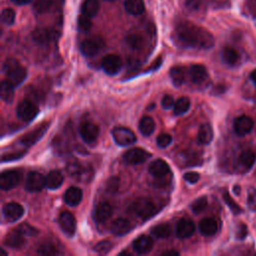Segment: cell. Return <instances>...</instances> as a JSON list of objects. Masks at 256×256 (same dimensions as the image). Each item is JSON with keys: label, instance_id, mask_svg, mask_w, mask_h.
I'll return each mask as SVG.
<instances>
[{"label": "cell", "instance_id": "44", "mask_svg": "<svg viewBox=\"0 0 256 256\" xmlns=\"http://www.w3.org/2000/svg\"><path fill=\"white\" fill-rule=\"evenodd\" d=\"M38 253L41 255H55L58 253L57 248L51 243H45L38 248Z\"/></svg>", "mask_w": 256, "mask_h": 256}, {"label": "cell", "instance_id": "46", "mask_svg": "<svg viewBox=\"0 0 256 256\" xmlns=\"http://www.w3.org/2000/svg\"><path fill=\"white\" fill-rule=\"evenodd\" d=\"M156 141H157V145L160 148H165L171 144L172 137H171V135H169L167 133H161L158 135Z\"/></svg>", "mask_w": 256, "mask_h": 256}, {"label": "cell", "instance_id": "31", "mask_svg": "<svg viewBox=\"0 0 256 256\" xmlns=\"http://www.w3.org/2000/svg\"><path fill=\"white\" fill-rule=\"evenodd\" d=\"M100 5L97 0H85L81 6V12L82 14L92 18L96 16L99 12Z\"/></svg>", "mask_w": 256, "mask_h": 256}, {"label": "cell", "instance_id": "54", "mask_svg": "<svg viewBox=\"0 0 256 256\" xmlns=\"http://www.w3.org/2000/svg\"><path fill=\"white\" fill-rule=\"evenodd\" d=\"M247 235V227L245 224L241 223L237 229V233H236V236L238 239H244Z\"/></svg>", "mask_w": 256, "mask_h": 256}, {"label": "cell", "instance_id": "33", "mask_svg": "<svg viewBox=\"0 0 256 256\" xmlns=\"http://www.w3.org/2000/svg\"><path fill=\"white\" fill-rule=\"evenodd\" d=\"M221 56H222L223 61L230 66H234L239 62V54L232 47H225L222 50Z\"/></svg>", "mask_w": 256, "mask_h": 256}, {"label": "cell", "instance_id": "17", "mask_svg": "<svg viewBox=\"0 0 256 256\" xmlns=\"http://www.w3.org/2000/svg\"><path fill=\"white\" fill-rule=\"evenodd\" d=\"M256 161V154L252 150L243 151L238 157V169L241 172H248Z\"/></svg>", "mask_w": 256, "mask_h": 256}, {"label": "cell", "instance_id": "29", "mask_svg": "<svg viewBox=\"0 0 256 256\" xmlns=\"http://www.w3.org/2000/svg\"><path fill=\"white\" fill-rule=\"evenodd\" d=\"M124 6L125 10L132 15H140L145 9L143 0H126Z\"/></svg>", "mask_w": 256, "mask_h": 256}, {"label": "cell", "instance_id": "59", "mask_svg": "<svg viewBox=\"0 0 256 256\" xmlns=\"http://www.w3.org/2000/svg\"><path fill=\"white\" fill-rule=\"evenodd\" d=\"M107 1H114V0H107Z\"/></svg>", "mask_w": 256, "mask_h": 256}, {"label": "cell", "instance_id": "14", "mask_svg": "<svg viewBox=\"0 0 256 256\" xmlns=\"http://www.w3.org/2000/svg\"><path fill=\"white\" fill-rule=\"evenodd\" d=\"M253 126H254V121L252 120L251 117L247 115H241L235 119L233 128L237 135L244 136L251 132V130L253 129Z\"/></svg>", "mask_w": 256, "mask_h": 256}, {"label": "cell", "instance_id": "7", "mask_svg": "<svg viewBox=\"0 0 256 256\" xmlns=\"http://www.w3.org/2000/svg\"><path fill=\"white\" fill-rule=\"evenodd\" d=\"M48 127H49V122L42 123L41 125L36 127L34 130L23 135L22 138L19 140V142L24 146L34 145L36 142H38L43 137V135L48 130Z\"/></svg>", "mask_w": 256, "mask_h": 256}, {"label": "cell", "instance_id": "38", "mask_svg": "<svg viewBox=\"0 0 256 256\" xmlns=\"http://www.w3.org/2000/svg\"><path fill=\"white\" fill-rule=\"evenodd\" d=\"M53 6V0H36L34 3V9L37 13L48 12Z\"/></svg>", "mask_w": 256, "mask_h": 256}, {"label": "cell", "instance_id": "32", "mask_svg": "<svg viewBox=\"0 0 256 256\" xmlns=\"http://www.w3.org/2000/svg\"><path fill=\"white\" fill-rule=\"evenodd\" d=\"M14 85L7 79L1 82V88H0V94L1 98L6 103H11L14 98Z\"/></svg>", "mask_w": 256, "mask_h": 256}, {"label": "cell", "instance_id": "5", "mask_svg": "<svg viewBox=\"0 0 256 256\" xmlns=\"http://www.w3.org/2000/svg\"><path fill=\"white\" fill-rule=\"evenodd\" d=\"M114 141L120 146H128L136 142L137 138L132 130L127 127H116L112 131Z\"/></svg>", "mask_w": 256, "mask_h": 256}, {"label": "cell", "instance_id": "43", "mask_svg": "<svg viewBox=\"0 0 256 256\" xmlns=\"http://www.w3.org/2000/svg\"><path fill=\"white\" fill-rule=\"evenodd\" d=\"M223 199H224L225 203L228 205V207L230 208V210H231L234 214H239V213L242 212L241 207L231 198V196H230L227 192H224V193H223Z\"/></svg>", "mask_w": 256, "mask_h": 256}, {"label": "cell", "instance_id": "55", "mask_svg": "<svg viewBox=\"0 0 256 256\" xmlns=\"http://www.w3.org/2000/svg\"><path fill=\"white\" fill-rule=\"evenodd\" d=\"M163 256H176V255H179V252L174 250V249H171V250H167V251H164L162 253Z\"/></svg>", "mask_w": 256, "mask_h": 256}, {"label": "cell", "instance_id": "56", "mask_svg": "<svg viewBox=\"0 0 256 256\" xmlns=\"http://www.w3.org/2000/svg\"><path fill=\"white\" fill-rule=\"evenodd\" d=\"M11 1L14 2L15 4H18V5H25V4L30 3L32 0H11Z\"/></svg>", "mask_w": 256, "mask_h": 256}, {"label": "cell", "instance_id": "58", "mask_svg": "<svg viewBox=\"0 0 256 256\" xmlns=\"http://www.w3.org/2000/svg\"><path fill=\"white\" fill-rule=\"evenodd\" d=\"M239 190H240V187L239 186H235L234 187V191L236 194H239Z\"/></svg>", "mask_w": 256, "mask_h": 256}, {"label": "cell", "instance_id": "4", "mask_svg": "<svg viewBox=\"0 0 256 256\" xmlns=\"http://www.w3.org/2000/svg\"><path fill=\"white\" fill-rule=\"evenodd\" d=\"M105 46V42L102 37L100 36H92L90 38H87L82 41L80 49L81 52L88 57L94 56L97 53H99L103 47Z\"/></svg>", "mask_w": 256, "mask_h": 256}, {"label": "cell", "instance_id": "40", "mask_svg": "<svg viewBox=\"0 0 256 256\" xmlns=\"http://www.w3.org/2000/svg\"><path fill=\"white\" fill-rule=\"evenodd\" d=\"M207 206V198L205 196L199 197L197 198L192 204H191V210L195 213V214H199L200 212H202Z\"/></svg>", "mask_w": 256, "mask_h": 256}, {"label": "cell", "instance_id": "50", "mask_svg": "<svg viewBox=\"0 0 256 256\" xmlns=\"http://www.w3.org/2000/svg\"><path fill=\"white\" fill-rule=\"evenodd\" d=\"M183 178H184L187 182H189V183H191V184H194V183L198 182V180H199V178H200V175H199L197 172L191 171V172L185 173V174L183 175Z\"/></svg>", "mask_w": 256, "mask_h": 256}, {"label": "cell", "instance_id": "1", "mask_svg": "<svg viewBox=\"0 0 256 256\" xmlns=\"http://www.w3.org/2000/svg\"><path fill=\"white\" fill-rule=\"evenodd\" d=\"M177 39L186 47L195 49H209L214 45V38L204 28L188 22H180L175 29Z\"/></svg>", "mask_w": 256, "mask_h": 256}, {"label": "cell", "instance_id": "19", "mask_svg": "<svg viewBox=\"0 0 256 256\" xmlns=\"http://www.w3.org/2000/svg\"><path fill=\"white\" fill-rule=\"evenodd\" d=\"M176 235L179 238H188L194 234L195 225L193 221L187 218H182L177 222L176 225Z\"/></svg>", "mask_w": 256, "mask_h": 256}, {"label": "cell", "instance_id": "39", "mask_svg": "<svg viewBox=\"0 0 256 256\" xmlns=\"http://www.w3.org/2000/svg\"><path fill=\"white\" fill-rule=\"evenodd\" d=\"M126 43L132 49H140L143 46V38L138 34H130L126 37Z\"/></svg>", "mask_w": 256, "mask_h": 256}, {"label": "cell", "instance_id": "6", "mask_svg": "<svg viewBox=\"0 0 256 256\" xmlns=\"http://www.w3.org/2000/svg\"><path fill=\"white\" fill-rule=\"evenodd\" d=\"M16 112H17L18 117L21 120L30 121L37 116V114L39 112V109H38L37 105L34 104L32 101L23 100L18 104Z\"/></svg>", "mask_w": 256, "mask_h": 256}, {"label": "cell", "instance_id": "24", "mask_svg": "<svg viewBox=\"0 0 256 256\" xmlns=\"http://www.w3.org/2000/svg\"><path fill=\"white\" fill-rule=\"evenodd\" d=\"M132 229L130 222L125 218H117L112 222L111 231L117 236H122L127 234Z\"/></svg>", "mask_w": 256, "mask_h": 256}, {"label": "cell", "instance_id": "30", "mask_svg": "<svg viewBox=\"0 0 256 256\" xmlns=\"http://www.w3.org/2000/svg\"><path fill=\"white\" fill-rule=\"evenodd\" d=\"M213 139V130L209 124H203L200 126L198 135H197V142L199 144L207 145Z\"/></svg>", "mask_w": 256, "mask_h": 256}, {"label": "cell", "instance_id": "37", "mask_svg": "<svg viewBox=\"0 0 256 256\" xmlns=\"http://www.w3.org/2000/svg\"><path fill=\"white\" fill-rule=\"evenodd\" d=\"M190 100L187 97H181L176 100L174 104V113L175 115H182L186 113L190 108Z\"/></svg>", "mask_w": 256, "mask_h": 256}, {"label": "cell", "instance_id": "52", "mask_svg": "<svg viewBox=\"0 0 256 256\" xmlns=\"http://www.w3.org/2000/svg\"><path fill=\"white\" fill-rule=\"evenodd\" d=\"M175 104V101L173 99V97L171 95H165L163 98H162V101H161V105L164 109H169L171 107H173Z\"/></svg>", "mask_w": 256, "mask_h": 256}, {"label": "cell", "instance_id": "57", "mask_svg": "<svg viewBox=\"0 0 256 256\" xmlns=\"http://www.w3.org/2000/svg\"><path fill=\"white\" fill-rule=\"evenodd\" d=\"M251 79H252V81L254 82V84L256 85V69L252 71V73H251Z\"/></svg>", "mask_w": 256, "mask_h": 256}, {"label": "cell", "instance_id": "51", "mask_svg": "<svg viewBox=\"0 0 256 256\" xmlns=\"http://www.w3.org/2000/svg\"><path fill=\"white\" fill-rule=\"evenodd\" d=\"M247 204L250 210L256 211V190H253L249 193Z\"/></svg>", "mask_w": 256, "mask_h": 256}, {"label": "cell", "instance_id": "34", "mask_svg": "<svg viewBox=\"0 0 256 256\" xmlns=\"http://www.w3.org/2000/svg\"><path fill=\"white\" fill-rule=\"evenodd\" d=\"M139 130L144 136L151 135L155 130V121L150 116H144L139 122Z\"/></svg>", "mask_w": 256, "mask_h": 256}, {"label": "cell", "instance_id": "36", "mask_svg": "<svg viewBox=\"0 0 256 256\" xmlns=\"http://www.w3.org/2000/svg\"><path fill=\"white\" fill-rule=\"evenodd\" d=\"M170 77L175 86H180L185 81V71L182 67L175 66L170 70Z\"/></svg>", "mask_w": 256, "mask_h": 256}, {"label": "cell", "instance_id": "26", "mask_svg": "<svg viewBox=\"0 0 256 256\" xmlns=\"http://www.w3.org/2000/svg\"><path fill=\"white\" fill-rule=\"evenodd\" d=\"M6 75L8 77V80L16 87V86L20 85L25 80V78L27 76V70H26V68L19 65L16 68H14L13 70H11L10 72H8Z\"/></svg>", "mask_w": 256, "mask_h": 256}, {"label": "cell", "instance_id": "53", "mask_svg": "<svg viewBox=\"0 0 256 256\" xmlns=\"http://www.w3.org/2000/svg\"><path fill=\"white\" fill-rule=\"evenodd\" d=\"M25 154V151H20V152H16L13 154H6L2 156V161H12V160H17L19 158H21L23 155Z\"/></svg>", "mask_w": 256, "mask_h": 256}, {"label": "cell", "instance_id": "2", "mask_svg": "<svg viewBox=\"0 0 256 256\" xmlns=\"http://www.w3.org/2000/svg\"><path fill=\"white\" fill-rule=\"evenodd\" d=\"M66 171L71 178L83 183L90 182L94 175L93 169L90 165L82 164L76 160L70 161L66 165Z\"/></svg>", "mask_w": 256, "mask_h": 256}, {"label": "cell", "instance_id": "3", "mask_svg": "<svg viewBox=\"0 0 256 256\" xmlns=\"http://www.w3.org/2000/svg\"><path fill=\"white\" fill-rule=\"evenodd\" d=\"M132 210L134 211V213L143 218H149L150 216H152L155 213L156 210V206L153 203V201H151L148 198H138L136 199L133 204H132Z\"/></svg>", "mask_w": 256, "mask_h": 256}, {"label": "cell", "instance_id": "41", "mask_svg": "<svg viewBox=\"0 0 256 256\" xmlns=\"http://www.w3.org/2000/svg\"><path fill=\"white\" fill-rule=\"evenodd\" d=\"M77 25H78V29L82 32H86L88 30H90V28L92 27V21L90 19V17L82 14L81 16H79L78 21H77Z\"/></svg>", "mask_w": 256, "mask_h": 256}, {"label": "cell", "instance_id": "45", "mask_svg": "<svg viewBox=\"0 0 256 256\" xmlns=\"http://www.w3.org/2000/svg\"><path fill=\"white\" fill-rule=\"evenodd\" d=\"M112 248V243L108 240H103L98 242L95 246H94V250L100 254H105L107 252H109Z\"/></svg>", "mask_w": 256, "mask_h": 256}, {"label": "cell", "instance_id": "27", "mask_svg": "<svg viewBox=\"0 0 256 256\" xmlns=\"http://www.w3.org/2000/svg\"><path fill=\"white\" fill-rule=\"evenodd\" d=\"M112 214V206L107 202L99 203L95 209V219L98 222H105Z\"/></svg>", "mask_w": 256, "mask_h": 256}, {"label": "cell", "instance_id": "18", "mask_svg": "<svg viewBox=\"0 0 256 256\" xmlns=\"http://www.w3.org/2000/svg\"><path fill=\"white\" fill-rule=\"evenodd\" d=\"M154 241L148 235H140L133 241V249L139 254H146L153 248Z\"/></svg>", "mask_w": 256, "mask_h": 256}, {"label": "cell", "instance_id": "16", "mask_svg": "<svg viewBox=\"0 0 256 256\" xmlns=\"http://www.w3.org/2000/svg\"><path fill=\"white\" fill-rule=\"evenodd\" d=\"M4 244L12 249H20L26 244L25 235L18 229H14L5 236Z\"/></svg>", "mask_w": 256, "mask_h": 256}, {"label": "cell", "instance_id": "9", "mask_svg": "<svg viewBox=\"0 0 256 256\" xmlns=\"http://www.w3.org/2000/svg\"><path fill=\"white\" fill-rule=\"evenodd\" d=\"M46 185V177H44L41 173L37 171L29 172L26 178L25 188L30 192H37L43 189Z\"/></svg>", "mask_w": 256, "mask_h": 256}, {"label": "cell", "instance_id": "49", "mask_svg": "<svg viewBox=\"0 0 256 256\" xmlns=\"http://www.w3.org/2000/svg\"><path fill=\"white\" fill-rule=\"evenodd\" d=\"M19 62L14 59V58H8L5 60V62L3 63V71L5 72V74H7L8 72H10L11 70H13L14 68H16L17 66H19Z\"/></svg>", "mask_w": 256, "mask_h": 256}, {"label": "cell", "instance_id": "35", "mask_svg": "<svg viewBox=\"0 0 256 256\" xmlns=\"http://www.w3.org/2000/svg\"><path fill=\"white\" fill-rule=\"evenodd\" d=\"M151 233L157 238H167L172 233V228L169 223H159L151 229Z\"/></svg>", "mask_w": 256, "mask_h": 256}, {"label": "cell", "instance_id": "47", "mask_svg": "<svg viewBox=\"0 0 256 256\" xmlns=\"http://www.w3.org/2000/svg\"><path fill=\"white\" fill-rule=\"evenodd\" d=\"M119 184H120V179L117 176H112L111 178H109V180L107 181L106 184V189L109 193H115L118 188H119Z\"/></svg>", "mask_w": 256, "mask_h": 256}, {"label": "cell", "instance_id": "23", "mask_svg": "<svg viewBox=\"0 0 256 256\" xmlns=\"http://www.w3.org/2000/svg\"><path fill=\"white\" fill-rule=\"evenodd\" d=\"M55 37V32L48 28H39L32 32V38L39 44H46Z\"/></svg>", "mask_w": 256, "mask_h": 256}, {"label": "cell", "instance_id": "12", "mask_svg": "<svg viewBox=\"0 0 256 256\" xmlns=\"http://www.w3.org/2000/svg\"><path fill=\"white\" fill-rule=\"evenodd\" d=\"M20 175L15 170H7L0 176V187L2 190H10L19 184Z\"/></svg>", "mask_w": 256, "mask_h": 256}, {"label": "cell", "instance_id": "13", "mask_svg": "<svg viewBox=\"0 0 256 256\" xmlns=\"http://www.w3.org/2000/svg\"><path fill=\"white\" fill-rule=\"evenodd\" d=\"M3 215L4 218L9 222H15L20 219L24 213V208L22 205L16 202H9L6 203L3 208Z\"/></svg>", "mask_w": 256, "mask_h": 256}, {"label": "cell", "instance_id": "22", "mask_svg": "<svg viewBox=\"0 0 256 256\" xmlns=\"http://www.w3.org/2000/svg\"><path fill=\"white\" fill-rule=\"evenodd\" d=\"M83 197V192L78 187H70L64 194V201L69 206H77Z\"/></svg>", "mask_w": 256, "mask_h": 256}, {"label": "cell", "instance_id": "48", "mask_svg": "<svg viewBox=\"0 0 256 256\" xmlns=\"http://www.w3.org/2000/svg\"><path fill=\"white\" fill-rule=\"evenodd\" d=\"M16 229H18V230H19L21 233H23L25 236H31V235H35V234L38 233V231H37L34 227L30 226V225L27 224V223H23V224L19 225Z\"/></svg>", "mask_w": 256, "mask_h": 256}, {"label": "cell", "instance_id": "15", "mask_svg": "<svg viewBox=\"0 0 256 256\" xmlns=\"http://www.w3.org/2000/svg\"><path fill=\"white\" fill-rule=\"evenodd\" d=\"M150 153L141 148H132L125 152L124 160L129 164H140L150 157Z\"/></svg>", "mask_w": 256, "mask_h": 256}, {"label": "cell", "instance_id": "11", "mask_svg": "<svg viewBox=\"0 0 256 256\" xmlns=\"http://www.w3.org/2000/svg\"><path fill=\"white\" fill-rule=\"evenodd\" d=\"M79 132L83 141L91 144L94 143L99 136V127L92 122H84L79 128Z\"/></svg>", "mask_w": 256, "mask_h": 256}, {"label": "cell", "instance_id": "21", "mask_svg": "<svg viewBox=\"0 0 256 256\" xmlns=\"http://www.w3.org/2000/svg\"><path fill=\"white\" fill-rule=\"evenodd\" d=\"M169 171V165L163 159H155L149 165V173L156 178H163Z\"/></svg>", "mask_w": 256, "mask_h": 256}, {"label": "cell", "instance_id": "20", "mask_svg": "<svg viewBox=\"0 0 256 256\" xmlns=\"http://www.w3.org/2000/svg\"><path fill=\"white\" fill-rule=\"evenodd\" d=\"M189 76L193 83L201 84L208 78V72L206 68L201 64H193L189 68Z\"/></svg>", "mask_w": 256, "mask_h": 256}, {"label": "cell", "instance_id": "42", "mask_svg": "<svg viewBox=\"0 0 256 256\" xmlns=\"http://www.w3.org/2000/svg\"><path fill=\"white\" fill-rule=\"evenodd\" d=\"M2 22L7 25H12L15 21V12L11 8H5L1 12Z\"/></svg>", "mask_w": 256, "mask_h": 256}, {"label": "cell", "instance_id": "8", "mask_svg": "<svg viewBox=\"0 0 256 256\" xmlns=\"http://www.w3.org/2000/svg\"><path fill=\"white\" fill-rule=\"evenodd\" d=\"M58 222L64 234H66L68 237L74 236L76 231V219L72 213L68 211L62 212L59 215Z\"/></svg>", "mask_w": 256, "mask_h": 256}, {"label": "cell", "instance_id": "28", "mask_svg": "<svg viewBox=\"0 0 256 256\" xmlns=\"http://www.w3.org/2000/svg\"><path fill=\"white\" fill-rule=\"evenodd\" d=\"M63 180H64V177L60 171L52 170L46 176V186L49 189L55 190L62 185Z\"/></svg>", "mask_w": 256, "mask_h": 256}, {"label": "cell", "instance_id": "25", "mask_svg": "<svg viewBox=\"0 0 256 256\" xmlns=\"http://www.w3.org/2000/svg\"><path fill=\"white\" fill-rule=\"evenodd\" d=\"M199 230L204 236L214 235L218 230L217 221L214 218H204L199 222Z\"/></svg>", "mask_w": 256, "mask_h": 256}, {"label": "cell", "instance_id": "10", "mask_svg": "<svg viewBox=\"0 0 256 256\" xmlns=\"http://www.w3.org/2000/svg\"><path fill=\"white\" fill-rule=\"evenodd\" d=\"M101 65L107 74L115 75L122 67V59L116 54H108L103 58Z\"/></svg>", "mask_w": 256, "mask_h": 256}]
</instances>
